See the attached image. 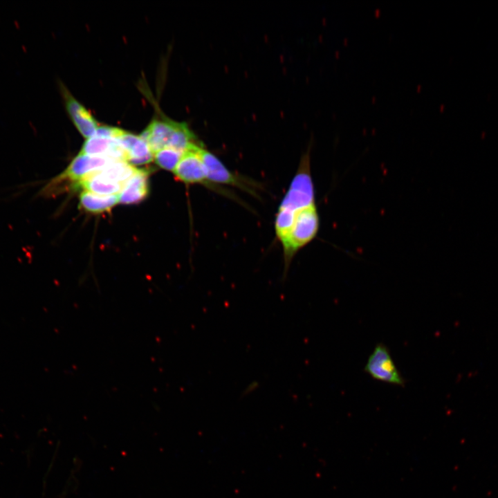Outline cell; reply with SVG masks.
Masks as SVG:
<instances>
[{"instance_id": "1", "label": "cell", "mask_w": 498, "mask_h": 498, "mask_svg": "<svg viewBox=\"0 0 498 498\" xmlns=\"http://www.w3.org/2000/svg\"><path fill=\"white\" fill-rule=\"evenodd\" d=\"M309 151L308 149L302 156L297 172L278 208L275 222L277 236L283 237L288 234L297 210L315 203Z\"/></svg>"}, {"instance_id": "2", "label": "cell", "mask_w": 498, "mask_h": 498, "mask_svg": "<svg viewBox=\"0 0 498 498\" xmlns=\"http://www.w3.org/2000/svg\"><path fill=\"white\" fill-rule=\"evenodd\" d=\"M319 228L320 216L315 203L302 208L295 212L290 231L284 240L281 242L285 272L298 250L315 238Z\"/></svg>"}, {"instance_id": "3", "label": "cell", "mask_w": 498, "mask_h": 498, "mask_svg": "<svg viewBox=\"0 0 498 498\" xmlns=\"http://www.w3.org/2000/svg\"><path fill=\"white\" fill-rule=\"evenodd\" d=\"M199 154L204 165L208 181L212 185H227L257 196L258 188L253 181L240 176L230 170L212 153L203 147L199 148Z\"/></svg>"}, {"instance_id": "4", "label": "cell", "mask_w": 498, "mask_h": 498, "mask_svg": "<svg viewBox=\"0 0 498 498\" xmlns=\"http://www.w3.org/2000/svg\"><path fill=\"white\" fill-rule=\"evenodd\" d=\"M365 371L375 380L389 384L403 386L405 382L388 348L382 343L375 347L367 361Z\"/></svg>"}, {"instance_id": "5", "label": "cell", "mask_w": 498, "mask_h": 498, "mask_svg": "<svg viewBox=\"0 0 498 498\" xmlns=\"http://www.w3.org/2000/svg\"><path fill=\"white\" fill-rule=\"evenodd\" d=\"M202 145L200 144L185 151L173 173L178 181L186 184H202L219 191V187L208 181L205 169L199 154V148Z\"/></svg>"}, {"instance_id": "6", "label": "cell", "mask_w": 498, "mask_h": 498, "mask_svg": "<svg viewBox=\"0 0 498 498\" xmlns=\"http://www.w3.org/2000/svg\"><path fill=\"white\" fill-rule=\"evenodd\" d=\"M116 160L107 156H89L79 153L66 169L57 178L68 180L75 185L88 174L101 169L111 162Z\"/></svg>"}, {"instance_id": "7", "label": "cell", "mask_w": 498, "mask_h": 498, "mask_svg": "<svg viewBox=\"0 0 498 498\" xmlns=\"http://www.w3.org/2000/svg\"><path fill=\"white\" fill-rule=\"evenodd\" d=\"M60 89L67 111L76 128L87 139L93 136L98 127L96 120L62 84Z\"/></svg>"}, {"instance_id": "8", "label": "cell", "mask_w": 498, "mask_h": 498, "mask_svg": "<svg viewBox=\"0 0 498 498\" xmlns=\"http://www.w3.org/2000/svg\"><path fill=\"white\" fill-rule=\"evenodd\" d=\"M179 122L171 120H154L142 132L140 137L147 143L153 154L169 147L173 134Z\"/></svg>"}, {"instance_id": "9", "label": "cell", "mask_w": 498, "mask_h": 498, "mask_svg": "<svg viewBox=\"0 0 498 498\" xmlns=\"http://www.w3.org/2000/svg\"><path fill=\"white\" fill-rule=\"evenodd\" d=\"M116 139L125 152L126 162L130 165H145L154 159L149 145L140 136L124 131Z\"/></svg>"}, {"instance_id": "10", "label": "cell", "mask_w": 498, "mask_h": 498, "mask_svg": "<svg viewBox=\"0 0 498 498\" xmlns=\"http://www.w3.org/2000/svg\"><path fill=\"white\" fill-rule=\"evenodd\" d=\"M149 170L137 169L119 193V203L136 204L144 200L149 194Z\"/></svg>"}, {"instance_id": "11", "label": "cell", "mask_w": 498, "mask_h": 498, "mask_svg": "<svg viewBox=\"0 0 498 498\" xmlns=\"http://www.w3.org/2000/svg\"><path fill=\"white\" fill-rule=\"evenodd\" d=\"M124 185L91 173L82 178L75 187H81L98 195L110 196L119 194Z\"/></svg>"}, {"instance_id": "12", "label": "cell", "mask_w": 498, "mask_h": 498, "mask_svg": "<svg viewBox=\"0 0 498 498\" xmlns=\"http://www.w3.org/2000/svg\"><path fill=\"white\" fill-rule=\"evenodd\" d=\"M118 203V194L101 196L83 190L80 195V207L86 212L95 214L109 211Z\"/></svg>"}, {"instance_id": "13", "label": "cell", "mask_w": 498, "mask_h": 498, "mask_svg": "<svg viewBox=\"0 0 498 498\" xmlns=\"http://www.w3.org/2000/svg\"><path fill=\"white\" fill-rule=\"evenodd\" d=\"M137 168L122 160H113L101 169L92 172L104 179L125 185Z\"/></svg>"}, {"instance_id": "14", "label": "cell", "mask_w": 498, "mask_h": 498, "mask_svg": "<svg viewBox=\"0 0 498 498\" xmlns=\"http://www.w3.org/2000/svg\"><path fill=\"white\" fill-rule=\"evenodd\" d=\"M183 154L173 148L165 147L154 152V159L161 168L174 172Z\"/></svg>"}, {"instance_id": "15", "label": "cell", "mask_w": 498, "mask_h": 498, "mask_svg": "<svg viewBox=\"0 0 498 498\" xmlns=\"http://www.w3.org/2000/svg\"><path fill=\"white\" fill-rule=\"evenodd\" d=\"M124 131H125L117 127L102 126L98 127L94 136L108 139H116Z\"/></svg>"}, {"instance_id": "16", "label": "cell", "mask_w": 498, "mask_h": 498, "mask_svg": "<svg viewBox=\"0 0 498 498\" xmlns=\"http://www.w3.org/2000/svg\"><path fill=\"white\" fill-rule=\"evenodd\" d=\"M256 383L257 382L251 383L243 391V393H244L243 395H245L246 394H248V393L251 392L252 391L255 390L256 389V387H257V386L255 385Z\"/></svg>"}]
</instances>
